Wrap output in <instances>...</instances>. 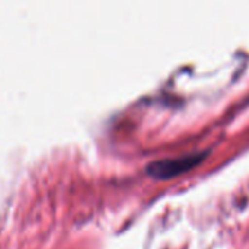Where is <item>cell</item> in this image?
Returning <instances> with one entry per match:
<instances>
[{
    "instance_id": "1",
    "label": "cell",
    "mask_w": 249,
    "mask_h": 249,
    "mask_svg": "<svg viewBox=\"0 0 249 249\" xmlns=\"http://www.w3.org/2000/svg\"><path fill=\"white\" fill-rule=\"evenodd\" d=\"M207 155L209 152H200V153L184 155L179 158L155 160V162H150V165L146 168V172L149 174L150 178H155V179H169V178L188 172L190 169L201 163L207 158Z\"/></svg>"
}]
</instances>
